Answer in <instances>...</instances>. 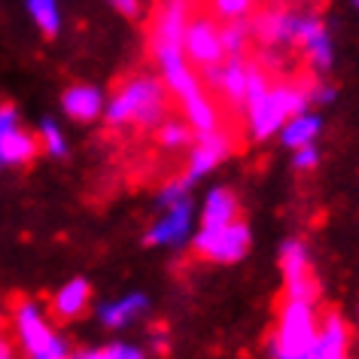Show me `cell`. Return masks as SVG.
I'll use <instances>...</instances> for the list:
<instances>
[{"instance_id": "7402d4cb", "label": "cell", "mask_w": 359, "mask_h": 359, "mask_svg": "<svg viewBox=\"0 0 359 359\" xmlns=\"http://www.w3.org/2000/svg\"><path fill=\"white\" fill-rule=\"evenodd\" d=\"M31 22L37 25L43 37H55L61 31V4L58 0H25Z\"/></svg>"}, {"instance_id": "ac0fdd59", "label": "cell", "mask_w": 359, "mask_h": 359, "mask_svg": "<svg viewBox=\"0 0 359 359\" xmlns=\"http://www.w3.org/2000/svg\"><path fill=\"white\" fill-rule=\"evenodd\" d=\"M189 19H192V0H165L156 22H152V40L183 43V31Z\"/></svg>"}, {"instance_id": "5bb4252c", "label": "cell", "mask_w": 359, "mask_h": 359, "mask_svg": "<svg viewBox=\"0 0 359 359\" xmlns=\"http://www.w3.org/2000/svg\"><path fill=\"white\" fill-rule=\"evenodd\" d=\"M347 350H350V326L344 323V317L338 311L323 313L311 359H347Z\"/></svg>"}, {"instance_id": "e0dca14e", "label": "cell", "mask_w": 359, "mask_h": 359, "mask_svg": "<svg viewBox=\"0 0 359 359\" xmlns=\"http://www.w3.org/2000/svg\"><path fill=\"white\" fill-rule=\"evenodd\" d=\"M147 308H149V299L143 292H125L119 299L104 302L101 308H97V320H101L104 329L119 332L125 326H131V323H137L143 313H147Z\"/></svg>"}, {"instance_id": "9a60e30c", "label": "cell", "mask_w": 359, "mask_h": 359, "mask_svg": "<svg viewBox=\"0 0 359 359\" xmlns=\"http://www.w3.org/2000/svg\"><path fill=\"white\" fill-rule=\"evenodd\" d=\"M92 304V283L86 277H70L67 283H61L55 295L49 299V311L58 323L79 320Z\"/></svg>"}, {"instance_id": "83f0119b", "label": "cell", "mask_w": 359, "mask_h": 359, "mask_svg": "<svg viewBox=\"0 0 359 359\" xmlns=\"http://www.w3.org/2000/svg\"><path fill=\"white\" fill-rule=\"evenodd\" d=\"M189 189H192V186L186 183L183 177L170 180V183H165V186H161V192H158V208H168V204H174L180 198H189Z\"/></svg>"}, {"instance_id": "44dd1931", "label": "cell", "mask_w": 359, "mask_h": 359, "mask_svg": "<svg viewBox=\"0 0 359 359\" xmlns=\"http://www.w3.org/2000/svg\"><path fill=\"white\" fill-rule=\"evenodd\" d=\"M156 140H158V147L168 149V152H183V149L192 147L195 131L186 119H170L168 116V119L156 128Z\"/></svg>"}, {"instance_id": "5b68a950", "label": "cell", "mask_w": 359, "mask_h": 359, "mask_svg": "<svg viewBox=\"0 0 359 359\" xmlns=\"http://www.w3.org/2000/svg\"><path fill=\"white\" fill-rule=\"evenodd\" d=\"M152 58L158 65V76L165 83L168 95L174 97L180 107L198 101V97L208 95L204 88V79L195 74L189 58L183 52V43H161V40H152Z\"/></svg>"}, {"instance_id": "4dcf8cb0", "label": "cell", "mask_w": 359, "mask_h": 359, "mask_svg": "<svg viewBox=\"0 0 359 359\" xmlns=\"http://www.w3.org/2000/svg\"><path fill=\"white\" fill-rule=\"evenodd\" d=\"M335 101V88H332L329 83H317V86H311V104H332Z\"/></svg>"}, {"instance_id": "f546056e", "label": "cell", "mask_w": 359, "mask_h": 359, "mask_svg": "<svg viewBox=\"0 0 359 359\" xmlns=\"http://www.w3.org/2000/svg\"><path fill=\"white\" fill-rule=\"evenodd\" d=\"M107 353H110V359H149L147 350L137 344H128V341H113V344H107Z\"/></svg>"}, {"instance_id": "4316f807", "label": "cell", "mask_w": 359, "mask_h": 359, "mask_svg": "<svg viewBox=\"0 0 359 359\" xmlns=\"http://www.w3.org/2000/svg\"><path fill=\"white\" fill-rule=\"evenodd\" d=\"M210 13L217 22H250L256 0H210Z\"/></svg>"}, {"instance_id": "6da1fadb", "label": "cell", "mask_w": 359, "mask_h": 359, "mask_svg": "<svg viewBox=\"0 0 359 359\" xmlns=\"http://www.w3.org/2000/svg\"><path fill=\"white\" fill-rule=\"evenodd\" d=\"M304 110H311V88L299 83H271L262 67L250 65L244 95V125L250 140L265 143L283 128L286 119Z\"/></svg>"}, {"instance_id": "9c48e42d", "label": "cell", "mask_w": 359, "mask_h": 359, "mask_svg": "<svg viewBox=\"0 0 359 359\" xmlns=\"http://www.w3.org/2000/svg\"><path fill=\"white\" fill-rule=\"evenodd\" d=\"M192 219H195V208L192 198H180L168 208H161L158 219L152 222L143 235L147 247H165V250H180L192 241Z\"/></svg>"}, {"instance_id": "277c9868", "label": "cell", "mask_w": 359, "mask_h": 359, "mask_svg": "<svg viewBox=\"0 0 359 359\" xmlns=\"http://www.w3.org/2000/svg\"><path fill=\"white\" fill-rule=\"evenodd\" d=\"M317 326H320L317 302L283 299L280 311H277L271 344H268V356L271 359H311Z\"/></svg>"}, {"instance_id": "ffe728a7", "label": "cell", "mask_w": 359, "mask_h": 359, "mask_svg": "<svg viewBox=\"0 0 359 359\" xmlns=\"http://www.w3.org/2000/svg\"><path fill=\"white\" fill-rule=\"evenodd\" d=\"M320 134H323V116L313 110H304V113H295L292 119H286L283 128L277 131V137H280L286 149H299V147H308V143H317Z\"/></svg>"}, {"instance_id": "4fadbf2b", "label": "cell", "mask_w": 359, "mask_h": 359, "mask_svg": "<svg viewBox=\"0 0 359 359\" xmlns=\"http://www.w3.org/2000/svg\"><path fill=\"white\" fill-rule=\"evenodd\" d=\"M292 22H295V10L286 6H271L265 13H256L250 22L253 37L268 49H286L292 46Z\"/></svg>"}, {"instance_id": "d6986e66", "label": "cell", "mask_w": 359, "mask_h": 359, "mask_svg": "<svg viewBox=\"0 0 359 359\" xmlns=\"http://www.w3.org/2000/svg\"><path fill=\"white\" fill-rule=\"evenodd\" d=\"M241 219V198L229 186H217V189L208 192V198L201 204V217L198 222L204 229H213V226H229V222Z\"/></svg>"}, {"instance_id": "f1b7e54d", "label": "cell", "mask_w": 359, "mask_h": 359, "mask_svg": "<svg viewBox=\"0 0 359 359\" xmlns=\"http://www.w3.org/2000/svg\"><path fill=\"white\" fill-rule=\"evenodd\" d=\"M317 165H320V149H317V143H308V147L292 149V168H295V170L308 174V170H313Z\"/></svg>"}, {"instance_id": "cb8c5ba5", "label": "cell", "mask_w": 359, "mask_h": 359, "mask_svg": "<svg viewBox=\"0 0 359 359\" xmlns=\"http://www.w3.org/2000/svg\"><path fill=\"white\" fill-rule=\"evenodd\" d=\"M37 137H40V149L46 152L49 158H65L70 152L67 134H65V128H61L55 119H43L40 128H37Z\"/></svg>"}, {"instance_id": "484cf974", "label": "cell", "mask_w": 359, "mask_h": 359, "mask_svg": "<svg viewBox=\"0 0 359 359\" xmlns=\"http://www.w3.org/2000/svg\"><path fill=\"white\" fill-rule=\"evenodd\" d=\"M219 40H222V52H226V55H244L250 40H253L250 22H222Z\"/></svg>"}, {"instance_id": "8992f818", "label": "cell", "mask_w": 359, "mask_h": 359, "mask_svg": "<svg viewBox=\"0 0 359 359\" xmlns=\"http://www.w3.org/2000/svg\"><path fill=\"white\" fill-rule=\"evenodd\" d=\"M192 253L204 259V262H217V265H231L241 262L250 253V244H253V231L244 219H235L229 226H213L204 229L198 226V231L192 235Z\"/></svg>"}, {"instance_id": "8fae6325", "label": "cell", "mask_w": 359, "mask_h": 359, "mask_svg": "<svg viewBox=\"0 0 359 359\" xmlns=\"http://www.w3.org/2000/svg\"><path fill=\"white\" fill-rule=\"evenodd\" d=\"M247 74H250V65L244 55H226L217 67L204 70V86H213L231 110H241L247 95Z\"/></svg>"}, {"instance_id": "2e32d148", "label": "cell", "mask_w": 359, "mask_h": 359, "mask_svg": "<svg viewBox=\"0 0 359 359\" xmlns=\"http://www.w3.org/2000/svg\"><path fill=\"white\" fill-rule=\"evenodd\" d=\"M40 137L37 131H28L22 125L0 134V170L4 168H25L40 156Z\"/></svg>"}, {"instance_id": "d6a6232c", "label": "cell", "mask_w": 359, "mask_h": 359, "mask_svg": "<svg viewBox=\"0 0 359 359\" xmlns=\"http://www.w3.org/2000/svg\"><path fill=\"white\" fill-rule=\"evenodd\" d=\"M19 125V110L13 104H0V134Z\"/></svg>"}, {"instance_id": "30bf717a", "label": "cell", "mask_w": 359, "mask_h": 359, "mask_svg": "<svg viewBox=\"0 0 359 359\" xmlns=\"http://www.w3.org/2000/svg\"><path fill=\"white\" fill-rule=\"evenodd\" d=\"M183 52L192 67L198 70L217 67L226 58L222 40H219V22L213 15H192L183 31Z\"/></svg>"}, {"instance_id": "3957f363", "label": "cell", "mask_w": 359, "mask_h": 359, "mask_svg": "<svg viewBox=\"0 0 359 359\" xmlns=\"http://www.w3.org/2000/svg\"><path fill=\"white\" fill-rule=\"evenodd\" d=\"M13 335L28 359H70V344L52 326L46 304L37 299H19L13 304Z\"/></svg>"}, {"instance_id": "d590c367", "label": "cell", "mask_w": 359, "mask_h": 359, "mask_svg": "<svg viewBox=\"0 0 359 359\" xmlns=\"http://www.w3.org/2000/svg\"><path fill=\"white\" fill-rule=\"evenodd\" d=\"M353 4H356V6H359V0H353Z\"/></svg>"}, {"instance_id": "7c38bea8", "label": "cell", "mask_w": 359, "mask_h": 359, "mask_svg": "<svg viewBox=\"0 0 359 359\" xmlns=\"http://www.w3.org/2000/svg\"><path fill=\"white\" fill-rule=\"evenodd\" d=\"M104 107H107V95L95 83H74L61 92V113L79 125H92L104 119Z\"/></svg>"}, {"instance_id": "7a4b0ae2", "label": "cell", "mask_w": 359, "mask_h": 359, "mask_svg": "<svg viewBox=\"0 0 359 359\" xmlns=\"http://www.w3.org/2000/svg\"><path fill=\"white\" fill-rule=\"evenodd\" d=\"M170 95L161 76L152 74H131L125 76L113 95H107L104 122L110 128H143L156 131L170 116Z\"/></svg>"}, {"instance_id": "603a6c76", "label": "cell", "mask_w": 359, "mask_h": 359, "mask_svg": "<svg viewBox=\"0 0 359 359\" xmlns=\"http://www.w3.org/2000/svg\"><path fill=\"white\" fill-rule=\"evenodd\" d=\"M183 119L192 125L195 134L219 128V110H217V104H213L208 95L198 97V101H192V104H186L183 107Z\"/></svg>"}, {"instance_id": "836d02e7", "label": "cell", "mask_w": 359, "mask_h": 359, "mask_svg": "<svg viewBox=\"0 0 359 359\" xmlns=\"http://www.w3.org/2000/svg\"><path fill=\"white\" fill-rule=\"evenodd\" d=\"M70 359H110V353H107V347H101V350H79V353H70Z\"/></svg>"}, {"instance_id": "d4e9b609", "label": "cell", "mask_w": 359, "mask_h": 359, "mask_svg": "<svg viewBox=\"0 0 359 359\" xmlns=\"http://www.w3.org/2000/svg\"><path fill=\"white\" fill-rule=\"evenodd\" d=\"M304 58H308V65H311L313 74H320V76H326V74H329L332 65H335V46H332V34H329V28L323 31L308 49H304Z\"/></svg>"}, {"instance_id": "52a82bcc", "label": "cell", "mask_w": 359, "mask_h": 359, "mask_svg": "<svg viewBox=\"0 0 359 359\" xmlns=\"http://www.w3.org/2000/svg\"><path fill=\"white\" fill-rule=\"evenodd\" d=\"M280 274H283V299L317 302L320 286L311 265V250L302 238H290L280 247Z\"/></svg>"}, {"instance_id": "e575fe53", "label": "cell", "mask_w": 359, "mask_h": 359, "mask_svg": "<svg viewBox=\"0 0 359 359\" xmlns=\"http://www.w3.org/2000/svg\"><path fill=\"white\" fill-rule=\"evenodd\" d=\"M0 359H15V353H13V347L6 344V341H0Z\"/></svg>"}, {"instance_id": "ba28073f", "label": "cell", "mask_w": 359, "mask_h": 359, "mask_svg": "<svg viewBox=\"0 0 359 359\" xmlns=\"http://www.w3.org/2000/svg\"><path fill=\"white\" fill-rule=\"evenodd\" d=\"M235 149V140L231 134L222 128H213V131H204V134H195L192 147L186 149V170H183V180L189 186H195L201 177H208L210 170H217L222 161L231 156Z\"/></svg>"}, {"instance_id": "1f68e13d", "label": "cell", "mask_w": 359, "mask_h": 359, "mask_svg": "<svg viewBox=\"0 0 359 359\" xmlns=\"http://www.w3.org/2000/svg\"><path fill=\"white\" fill-rule=\"evenodd\" d=\"M107 4L119 15H125V19H137V13H140V0H107Z\"/></svg>"}]
</instances>
